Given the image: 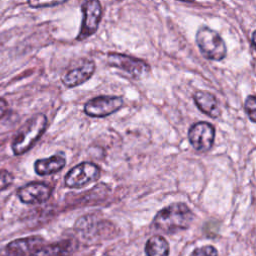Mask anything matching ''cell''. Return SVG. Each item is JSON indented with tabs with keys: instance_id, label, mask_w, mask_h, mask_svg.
I'll return each instance as SVG.
<instances>
[{
	"instance_id": "7a4b0ae2",
	"label": "cell",
	"mask_w": 256,
	"mask_h": 256,
	"mask_svg": "<svg viewBox=\"0 0 256 256\" xmlns=\"http://www.w3.org/2000/svg\"><path fill=\"white\" fill-rule=\"evenodd\" d=\"M48 120L45 114L37 113L25 122L16 133L12 141V150L15 155L27 152L43 135Z\"/></svg>"
},
{
	"instance_id": "30bf717a",
	"label": "cell",
	"mask_w": 256,
	"mask_h": 256,
	"mask_svg": "<svg viewBox=\"0 0 256 256\" xmlns=\"http://www.w3.org/2000/svg\"><path fill=\"white\" fill-rule=\"evenodd\" d=\"M52 188L43 182H31L20 187L17 191V196L21 202L25 204H40L47 201Z\"/></svg>"
},
{
	"instance_id": "277c9868",
	"label": "cell",
	"mask_w": 256,
	"mask_h": 256,
	"mask_svg": "<svg viewBox=\"0 0 256 256\" xmlns=\"http://www.w3.org/2000/svg\"><path fill=\"white\" fill-rule=\"evenodd\" d=\"M107 62L110 66L126 72L129 75V77L135 80L142 79L150 70L148 64L145 61L133 56L116 52L108 53Z\"/></svg>"
},
{
	"instance_id": "9c48e42d",
	"label": "cell",
	"mask_w": 256,
	"mask_h": 256,
	"mask_svg": "<svg viewBox=\"0 0 256 256\" xmlns=\"http://www.w3.org/2000/svg\"><path fill=\"white\" fill-rule=\"evenodd\" d=\"M95 68L96 66L93 60L82 58L78 66L68 70L62 76V83L69 88L79 86L92 77Z\"/></svg>"
},
{
	"instance_id": "6da1fadb",
	"label": "cell",
	"mask_w": 256,
	"mask_h": 256,
	"mask_svg": "<svg viewBox=\"0 0 256 256\" xmlns=\"http://www.w3.org/2000/svg\"><path fill=\"white\" fill-rule=\"evenodd\" d=\"M193 219L194 214L186 204L177 202L158 211L151 226L156 231L173 234L189 228Z\"/></svg>"
},
{
	"instance_id": "52a82bcc",
	"label": "cell",
	"mask_w": 256,
	"mask_h": 256,
	"mask_svg": "<svg viewBox=\"0 0 256 256\" xmlns=\"http://www.w3.org/2000/svg\"><path fill=\"white\" fill-rule=\"evenodd\" d=\"M123 106V99L119 96H97L88 100L84 105L86 115L102 118L111 115Z\"/></svg>"
},
{
	"instance_id": "5b68a950",
	"label": "cell",
	"mask_w": 256,
	"mask_h": 256,
	"mask_svg": "<svg viewBox=\"0 0 256 256\" xmlns=\"http://www.w3.org/2000/svg\"><path fill=\"white\" fill-rule=\"evenodd\" d=\"M100 168L92 162H82L70 169L64 178L65 186L68 188H82L99 178Z\"/></svg>"
},
{
	"instance_id": "d6986e66",
	"label": "cell",
	"mask_w": 256,
	"mask_h": 256,
	"mask_svg": "<svg viewBox=\"0 0 256 256\" xmlns=\"http://www.w3.org/2000/svg\"><path fill=\"white\" fill-rule=\"evenodd\" d=\"M66 1H29L28 5L33 8H43V7H52L65 3Z\"/></svg>"
},
{
	"instance_id": "ac0fdd59",
	"label": "cell",
	"mask_w": 256,
	"mask_h": 256,
	"mask_svg": "<svg viewBox=\"0 0 256 256\" xmlns=\"http://www.w3.org/2000/svg\"><path fill=\"white\" fill-rule=\"evenodd\" d=\"M190 256H217V250L213 246L206 245L195 249Z\"/></svg>"
},
{
	"instance_id": "8fae6325",
	"label": "cell",
	"mask_w": 256,
	"mask_h": 256,
	"mask_svg": "<svg viewBox=\"0 0 256 256\" xmlns=\"http://www.w3.org/2000/svg\"><path fill=\"white\" fill-rule=\"evenodd\" d=\"M193 100L197 108L203 114H205L213 119L220 117L221 108L219 105V102L217 98L214 96V94L208 91L199 90L194 93Z\"/></svg>"
},
{
	"instance_id": "9a60e30c",
	"label": "cell",
	"mask_w": 256,
	"mask_h": 256,
	"mask_svg": "<svg viewBox=\"0 0 256 256\" xmlns=\"http://www.w3.org/2000/svg\"><path fill=\"white\" fill-rule=\"evenodd\" d=\"M169 244L163 236L150 237L145 245V256H168Z\"/></svg>"
},
{
	"instance_id": "4fadbf2b",
	"label": "cell",
	"mask_w": 256,
	"mask_h": 256,
	"mask_svg": "<svg viewBox=\"0 0 256 256\" xmlns=\"http://www.w3.org/2000/svg\"><path fill=\"white\" fill-rule=\"evenodd\" d=\"M65 164V155L60 152L50 157L36 160L34 163V170L38 175L46 176L59 172L64 168Z\"/></svg>"
},
{
	"instance_id": "3957f363",
	"label": "cell",
	"mask_w": 256,
	"mask_h": 256,
	"mask_svg": "<svg viewBox=\"0 0 256 256\" xmlns=\"http://www.w3.org/2000/svg\"><path fill=\"white\" fill-rule=\"evenodd\" d=\"M195 41L203 57L213 61H221L227 55L224 40L215 30L201 26L195 35Z\"/></svg>"
},
{
	"instance_id": "ffe728a7",
	"label": "cell",
	"mask_w": 256,
	"mask_h": 256,
	"mask_svg": "<svg viewBox=\"0 0 256 256\" xmlns=\"http://www.w3.org/2000/svg\"><path fill=\"white\" fill-rule=\"evenodd\" d=\"M8 110L7 101L3 98H0V119H1Z\"/></svg>"
},
{
	"instance_id": "ba28073f",
	"label": "cell",
	"mask_w": 256,
	"mask_h": 256,
	"mask_svg": "<svg viewBox=\"0 0 256 256\" xmlns=\"http://www.w3.org/2000/svg\"><path fill=\"white\" fill-rule=\"evenodd\" d=\"M188 140L196 151L207 152L214 144L215 128L209 122H197L190 127L188 131Z\"/></svg>"
},
{
	"instance_id": "2e32d148",
	"label": "cell",
	"mask_w": 256,
	"mask_h": 256,
	"mask_svg": "<svg viewBox=\"0 0 256 256\" xmlns=\"http://www.w3.org/2000/svg\"><path fill=\"white\" fill-rule=\"evenodd\" d=\"M244 109L250 121L255 122L256 121V99L254 95H249L246 98Z\"/></svg>"
},
{
	"instance_id": "e0dca14e",
	"label": "cell",
	"mask_w": 256,
	"mask_h": 256,
	"mask_svg": "<svg viewBox=\"0 0 256 256\" xmlns=\"http://www.w3.org/2000/svg\"><path fill=\"white\" fill-rule=\"evenodd\" d=\"M13 182V176L7 170H0V191L9 187Z\"/></svg>"
},
{
	"instance_id": "5bb4252c",
	"label": "cell",
	"mask_w": 256,
	"mask_h": 256,
	"mask_svg": "<svg viewBox=\"0 0 256 256\" xmlns=\"http://www.w3.org/2000/svg\"><path fill=\"white\" fill-rule=\"evenodd\" d=\"M72 253V242L62 241L50 245H43L30 256H69Z\"/></svg>"
},
{
	"instance_id": "8992f818",
	"label": "cell",
	"mask_w": 256,
	"mask_h": 256,
	"mask_svg": "<svg viewBox=\"0 0 256 256\" xmlns=\"http://www.w3.org/2000/svg\"><path fill=\"white\" fill-rule=\"evenodd\" d=\"M81 11L83 18L79 33L76 38L78 41L87 39L97 31L102 18V13H103L101 3L97 0H87V1L82 2Z\"/></svg>"
},
{
	"instance_id": "7c38bea8",
	"label": "cell",
	"mask_w": 256,
	"mask_h": 256,
	"mask_svg": "<svg viewBox=\"0 0 256 256\" xmlns=\"http://www.w3.org/2000/svg\"><path fill=\"white\" fill-rule=\"evenodd\" d=\"M44 239L40 236H30L16 239L6 247L8 256H30L35 250L43 246Z\"/></svg>"
}]
</instances>
